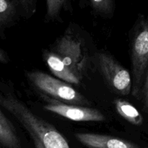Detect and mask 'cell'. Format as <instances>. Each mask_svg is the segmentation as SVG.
<instances>
[{
	"instance_id": "6da1fadb",
	"label": "cell",
	"mask_w": 148,
	"mask_h": 148,
	"mask_svg": "<svg viewBox=\"0 0 148 148\" xmlns=\"http://www.w3.org/2000/svg\"><path fill=\"white\" fill-rule=\"evenodd\" d=\"M132 62V90L134 98L140 99L144 82L148 79V24L143 15L134 25L130 43Z\"/></svg>"
},
{
	"instance_id": "7a4b0ae2",
	"label": "cell",
	"mask_w": 148,
	"mask_h": 148,
	"mask_svg": "<svg viewBox=\"0 0 148 148\" xmlns=\"http://www.w3.org/2000/svg\"><path fill=\"white\" fill-rule=\"evenodd\" d=\"M30 82L36 88L57 101L72 104H84L87 102L79 92L68 84L42 72L27 74Z\"/></svg>"
},
{
	"instance_id": "3957f363",
	"label": "cell",
	"mask_w": 148,
	"mask_h": 148,
	"mask_svg": "<svg viewBox=\"0 0 148 148\" xmlns=\"http://www.w3.org/2000/svg\"><path fill=\"white\" fill-rule=\"evenodd\" d=\"M98 63L103 76L116 92L121 95H127L131 92L130 73L112 56L106 52H100Z\"/></svg>"
},
{
	"instance_id": "277c9868",
	"label": "cell",
	"mask_w": 148,
	"mask_h": 148,
	"mask_svg": "<svg viewBox=\"0 0 148 148\" xmlns=\"http://www.w3.org/2000/svg\"><path fill=\"white\" fill-rule=\"evenodd\" d=\"M54 53L71 72L82 79L86 64V56L78 39L71 35H64L56 42Z\"/></svg>"
},
{
	"instance_id": "5b68a950",
	"label": "cell",
	"mask_w": 148,
	"mask_h": 148,
	"mask_svg": "<svg viewBox=\"0 0 148 148\" xmlns=\"http://www.w3.org/2000/svg\"><path fill=\"white\" fill-rule=\"evenodd\" d=\"M45 110L75 121H103V114L97 109L69 105L59 101L49 103L44 106Z\"/></svg>"
},
{
	"instance_id": "8992f818",
	"label": "cell",
	"mask_w": 148,
	"mask_h": 148,
	"mask_svg": "<svg viewBox=\"0 0 148 148\" xmlns=\"http://www.w3.org/2000/svg\"><path fill=\"white\" fill-rule=\"evenodd\" d=\"M75 137L88 148H139L131 142L103 134L77 132L75 134Z\"/></svg>"
},
{
	"instance_id": "52a82bcc",
	"label": "cell",
	"mask_w": 148,
	"mask_h": 148,
	"mask_svg": "<svg viewBox=\"0 0 148 148\" xmlns=\"http://www.w3.org/2000/svg\"><path fill=\"white\" fill-rule=\"evenodd\" d=\"M44 59L52 73L62 80L72 84H79L81 79L71 72L54 52H45Z\"/></svg>"
},
{
	"instance_id": "ba28073f",
	"label": "cell",
	"mask_w": 148,
	"mask_h": 148,
	"mask_svg": "<svg viewBox=\"0 0 148 148\" xmlns=\"http://www.w3.org/2000/svg\"><path fill=\"white\" fill-rule=\"evenodd\" d=\"M0 144L5 148H21L15 130L0 110Z\"/></svg>"
},
{
	"instance_id": "9c48e42d",
	"label": "cell",
	"mask_w": 148,
	"mask_h": 148,
	"mask_svg": "<svg viewBox=\"0 0 148 148\" xmlns=\"http://www.w3.org/2000/svg\"><path fill=\"white\" fill-rule=\"evenodd\" d=\"M116 110L122 118L135 126H140L143 122V117L140 111L128 101L119 99L115 102Z\"/></svg>"
},
{
	"instance_id": "30bf717a",
	"label": "cell",
	"mask_w": 148,
	"mask_h": 148,
	"mask_svg": "<svg viewBox=\"0 0 148 148\" xmlns=\"http://www.w3.org/2000/svg\"><path fill=\"white\" fill-rule=\"evenodd\" d=\"M46 18L49 20H56L64 10L71 7L70 0H46Z\"/></svg>"
},
{
	"instance_id": "8fae6325",
	"label": "cell",
	"mask_w": 148,
	"mask_h": 148,
	"mask_svg": "<svg viewBox=\"0 0 148 148\" xmlns=\"http://www.w3.org/2000/svg\"><path fill=\"white\" fill-rule=\"evenodd\" d=\"M93 11L101 16L112 15L115 10L114 0H87Z\"/></svg>"
},
{
	"instance_id": "7c38bea8",
	"label": "cell",
	"mask_w": 148,
	"mask_h": 148,
	"mask_svg": "<svg viewBox=\"0 0 148 148\" xmlns=\"http://www.w3.org/2000/svg\"><path fill=\"white\" fill-rule=\"evenodd\" d=\"M14 12V3L10 0H0V26L9 21Z\"/></svg>"
},
{
	"instance_id": "4fadbf2b",
	"label": "cell",
	"mask_w": 148,
	"mask_h": 148,
	"mask_svg": "<svg viewBox=\"0 0 148 148\" xmlns=\"http://www.w3.org/2000/svg\"><path fill=\"white\" fill-rule=\"evenodd\" d=\"M15 1L27 14H33L36 11L37 0H15Z\"/></svg>"
},
{
	"instance_id": "5bb4252c",
	"label": "cell",
	"mask_w": 148,
	"mask_h": 148,
	"mask_svg": "<svg viewBox=\"0 0 148 148\" xmlns=\"http://www.w3.org/2000/svg\"><path fill=\"white\" fill-rule=\"evenodd\" d=\"M140 98L144 106L145 111H147L148 108V79H146L145 82H144V85L140 92Z\"/></svg>"
},
{
	"instance_id": "9a60e30c",
	"label": "cell",
	"mask_w": 148,
	"mask_h": 148,
	"mask_svg": "<svg viewBox=\"0 0 148 148\" xmlns=\"http://www.w3.org/2000/svg\"><path fill=\"white\" fill-rule=\"evenodd\" d=\"M0 62H3V63H6V62H8L7 56H6V55L4 54V53L1 49H0Z\"/></svg>"
},
{
	"instance_id": "2e32d148",
	"label": "cell",
	"mask_w": 148,
	"mask_h": 148,
	"mask_svg": "<svg viewBox=\"0 0 148 148\" xmlns=\"http://www.w3.org/2000/svg\"><path fill=\"white\" fill-rule=\"evenodd\" d=\"M81 1L83 3H87V0H81Z\"/></svg>"
}]
</instances>
